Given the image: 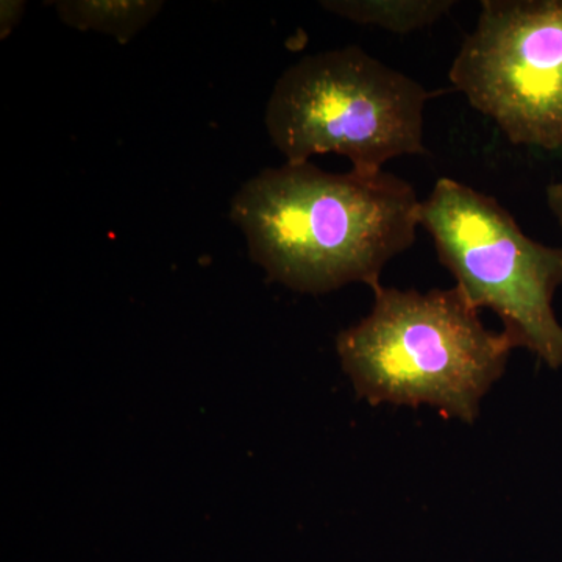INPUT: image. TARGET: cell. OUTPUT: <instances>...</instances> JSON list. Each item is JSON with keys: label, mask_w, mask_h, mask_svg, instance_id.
Instances as JSON below:
<instances>
[{"label": "cell", "mask_w": 562, "mask_h": 562, "mask_svg": "<svg viewBox=\"0 0 562 562\" xmlns=\"http://www.w3.org/2000/svg\"><path fill=\"white\" fill-rule=\"evenodd\" d=\"M420 205L394 173H331L286 161L244 183L231 216L269 280L327 294L350 283L382 284L387 262L416 241Z\"/></svg>", "instance_id": "1"}, {"label": "cell", "mask_w": 562, "mask_h": 562, "mask_svg": "<svg viewBox=\"0 0 562 562\" xmlns=\"http://www.w3.org/2000/svg\"><path fill=\"white\" fill-rule=\"evenodd\" d=\"M372 312L339 333L336 350L358 398L372 406L428 405L472 425L516 349L484 327L458 286L373 288Z\"/></svg>", "instance_id": "2"}, {"label": "cell", "mask_w": 562, "mask_h": 562, "mask_svg": "<svg viewBox=\"0 0 562 562\" xmlns=\"http://www.w3.org/2000/svg\"><path fill=\"white\" fill-rule=\"evenodd\" d=\"M432 92L358 46L308 55L281 74L266 127L288 162L335 154L362 176L394 158L425 155L424 111Z\"/></svg>", "instance_id": "3"}, {"label": "cell", "mask_w": 562, "mask_h": 562, "mask_svg": "<svg viewBox=\"0 0 562 562\" xmlns=\"http://www.w3.org/2000/svg\"><path fill=\"white\" fill-rule=\"evenodd\" d=\"M420 225L473 308L497 314L516 349L562 368V327L553 312L562 247L528 238L494 198L449 177L422 201Z\"/></svg>", "instance_id": "4"}, {"label": "cell", "mask_w": 562, "mask_h": 562, "mask_svg": "<svg viewBox=\"0 0 562 562\" xmlns=\"http://www.w3.org/2000/svg\"><path fill=\"white\" fill-rule=\"evenodd\" d=\"M449 79L514 146L562 150V0H484Z\"/></svg>", "instance_id": "5"}, {"label": "cell", "mask_w": 562, "mask_h": 562, "mask_svg": "<svg viewBox=\"0 0 562 562\" xmlns=\"http://www.w3.org/2000/svg\"><path fill=\"white\" fill-rule=\"evenodd\" d=\"M454 3V0H325L321 5L344 20L408 35L430 27Z\"/></svg>", "instance_id": "6"}, {"label": "cell", "mask_w": 562, "mask_h": 562, "mask_svg": "<svg viewBox=\"0 0 562 562\" xmlns=\"http://www.w3.org/2000/svg\"><path fill=\"white\" fill-rule=\"evenodd\" d=\"M162 2L155 0H66L55 3L58 16L79 31L106 33L131 43L160 13Z\"/></svg>", "instance_id": "7"}, {"label": "cell", "mask_w": 562, "mask_h": 562, "mask_svg": "<svg viewBox=\"0 0 562 562\" xmlns=\"http://www.w3.org/2000/svg\"><path fill=\"white\" fill-rule=\"evenodd\" d=\"M24 10L22 2H2V36L9 35L11 29L21 20V13Z\"/></svg>", "instance_id": "8"}, {"label": "cell", "mask_w": 562, "mask_h": 562, "mask_svg": "<svg viewBox=\"0 0 562 562\" xmlns=\"http://www.w3.org/2000/svg\"><path fill=\"white\" fill-rule=\"evenodd\" d=\"M547 203L549 209L552 211L553 216L557 217L558 224H560L562 231V181L549 184L546 191Z\"/></svg>", "instance_id": "9"}]
</instances>
